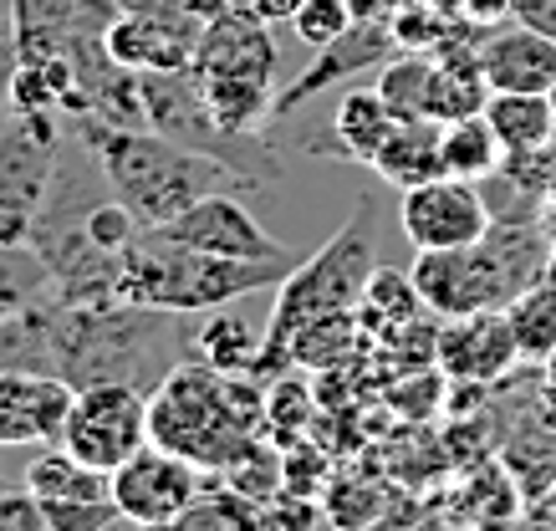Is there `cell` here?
Here are the masks:
<instances>
[{
	"label": "cell",
	"mask_w": 556,
	"mask_h": 531,
	"mask_svg": "<svg viewBox=\"0 0 556 531\" xmlns=\"http://www.w3.org/2000/svg\"><path fill=\"white\" fill-rule=\"evenodd\" d=\"M169 317L174 312L138 307V302H51L56 374L72 389L134 383L149 394L185 358V343Z\"/></svg>",
	"instance_id": "1"
},
{
	"label": "cell",
	"mask_w": 556,
	"mask_h": 531,
	"mask_svg": "<svg viewBox=\"0 0 556 531\" xmlns=\"http://www.w3.org/2000/svg\"><path fill=\"white\" fill-rule=\"evenodd\" d=\"M266 429V389L255 374H219L204 358H179L149 389V440L225 470Z\"/></svg>",
	"instance_id": "2"
},
{
	"label": "cell",
	"mask_w": 556,
	"mask_h": 531,
	"mask_svg": "<svg viewBox=\"0 0 556 531\" xmlns=\"http://www.w3.org/2000/svg\"><path fill=\"white\" fill-rule=\"evenodd\" d=\"M67 128L98 154L108 189L134 210L138 225H169L174 215H185L194 200L215 194V189H240V194L251 189L219 159L194 154L153 128H118V123H102L92 113L67 118Z\"/></svg>",
	"instance_id": "3"
},
{
	"label": "cell",
	"mask_w": 556,
	"mask_h": 531,
	"mask_svg": "<svg viewBox=\"0 0 556 531\" xmlns=\"http://www.w3.org/2000/svg\"><path fill=\"white\" fill-rule=\"evenodd\" d=\"M287 271L291 261L215 256V251L185 245V240L143 225L134 236V245L123 251L118 296L179 317V312H210V307H225V302H240L251 292H266V287H281Z\"/></svg>",
	"instance_id": "4"
},
{
	"label": "cell",
	"mask_w": 556,
	"mask_h": 531,
	"mask_svg": "<svg viewBox=\"0 0 556 531\" xmlns=\"http://www.w3.org/2000/svg\"><path fill=\"white\" fill-rule=\"evenodd\" d=\"M372 240H368V215H357L321 245L312 261H296L287 271V281L276 287V307H270V327L261 338V363L255 374H281L291 363V343L296 332L321 317H342V312L363 307L372 276Z\"/></svg>",
	"instance_id": "5"
},
{
	"label": "cell",
	"mask_w": 556,
	"mask_h": 531,
	"mask_svg": "<svg viewBox=\"0 0 556 531\" xmlns=\"http://www.w3.org/2000/svg\"><path fill=\"white\" fill-rule=\"evenodd\" d=\"M56 113H16L0 128V245H26L67 134Z\"/></svg>",
	"instance_id": "6"
},
{
	"label": "cell",
	"mask_w": 556,
	"mask_h": 531,
	"mask_svg": "<svg viewBox=\"0 0 556 531\" xmlns=\"http://www.w3.org/2000/svg\"><path fill=\"white\" fill-rule=\"evenodd\" d=\"M149 445V394L134 383H87L72 399L67 429H62V450L77 460L98 465V470H118Z\"/></svg>",
	"instance_id": "7"
},
{
	"label": "cell",
	"mask_w": 556,
	"mask_h": 531,
	"mask_svg": "<svg viewBox=\"0 0 556 531\" xmlns=\"http://www.w3.org/2000/svg\"><path fill=\"white\" fill-rule=\"evenodd\" d=\"M204 485H210V470L200 460L174 455L153 440L113 470V501L128 527H179V516L200 501Z\"/></svg>",
	"instance_id": "8"
},
{
	"label": "cell",
	"mask_w": 556,
	"mask_h": 531,
	"mask_svg": "<svg viewBox=\"0 0 556 531\" xmlns=\"http://www.w3.org/2000/svg\"><path fill=\"white\" fill-rule=\"evenodd\" d=\"M408 276L419 287L424 312H439L444 323L516 302V287H510L506 266L495 261V251H490L485 240L459 245V251H419Z\"/></svg>",
	"instance_id": "9"
},
{
	"label": "cell",
	"mask_w": 556,
	"mask_h": 531,
	"mask_svg": "<svg viewBox=\"0 0 556 531\" xmlns=\"http://www.w3.org/2000/svg\"><path fill=\"white\" fill-rule=\"evenodd\" d=\"M153 230L236 261H291V266L302 261L287 240H276L266 225L255 220V210L240 200V189H215V194L194 200L185 215H174L169 225H153Z\"/></svg>",
	"instance_id": "10"
},
{
	"label": "cell",
	"mask_w": 556,
	"mask_h": 531,
	"mask_svg": "<svg viewBox=\"0 0 556 531\" xmlns=\"http://www.w3.org/2000/svg\"><path fill=\"white\" fill-rule=\"evenodd\" d=\"M399 230L408 236L414 251H459V245L485 240L490 205L480 200V185L455 179V174H439L429 185L404 189Z\"/></svg>",
	"instance_id": "11"
},
{
	"label": "cell",
	"mask_w": 556,
	"mask_h": 531,
	"mask_svg": "<svg viewBox=\"0 0 556 531\" xmlns=\"http://www.w3.org/2000/svg\"><path fill=\"white\" fill-rule=\"evenodd\" d=\"M393 47H399L393 16H353V26H348L338 41L317 47V56L306 62V72L296 77V83H287L281 92H276V113H270V123H287L306 98H317V92H327V87L348 83V77H357V72L383 67L388 56H393Z\"/></svg>",
	"instance_id": "12"
},
{
	"label": "cell",
	"mask_w": 556,
	"mask_h": 531,
	"mask_svg": "<svg viewBox=\"0 0 556 531\" xmlns=\"http://www.w3.org/2000/svg\"><path fill=\"white\" fill-rule=\"evenodd\" d=\"M72 399L77 389L62 374H31V368L0 374V450L62 445Z\"/></svg>",
	"instance_id": "13"
},
{
	"label": "cell",
	"mask_w": 556,
	"mask_h": 531,
	"mask_svg": "<svg viewBox=\"0 0 556 531\" xmlns=\"http://www.w3.org/2000/svg\"><path fill=\"white\" fill-rule=\"evenodd\" d=\"M516 358H521V347H516L506 307L450 317V327L434 332V363L455 383H501L516 368Z\"/></svg>",
	"instance_id": "14"
},
{
	"label": "cell",
	"mask_w": 556,
	"mask_h": 531,
	"mask_svg": "<svg viewBox=\"0 0 556 531\" xmlns=\"http://www.w3.org/2000/svg\"><path fill=\"white\" fill-rule=\"evenodd\" d=\"M204 16H128L108 26V52L128 72H179L194 67V47H200Z\"/></svg>",
	"instance_id": "15"
},
{
	"label": "cell",
	"mask_w": 556,
	"mask_h": 531,
	"mask_svg": "<svg viewBox=\"0 0 556 531\" xmlns=\"http://www.w3.org/2000/svg\"><path fill=\"white\" fill-rule=\"evenodd\" d=\"M194 72L200 77H276V41L261 16L225 11L204 16L200 47H194Z\"/></svg>",
	"instance_id": "16"
},
{
	"label": "cell",
	"mask_w": 556,
	"mask_h": 531,
	"mask_svg": "<svg viewBox=\"0 0 556 531\" xmlns=\"http://www.w3.org/2000/svg\"><path fill=\"white\" fill-rule=\"evenodd\" d=\"M480 67H485L490 92H552L556 41L521 21H501L480 31Z\"/></svg>",
	"instance_id": "17"
},
{
	"label": "cell",
	"mask_w": 556,
	"mask_h": 531,
	"mask_svg": "<svg viewBox=\"0 0 556 531\" xmlns=\"http://www.w3.org/2000/svg\"><path fill=\"white\" fill-rule=\"evenodd\" d=\"M552 164H556V143L506 149V159L480 179V200L490 205V220H541L546 215Z\"/></svg>",
	"instance_id": "18"
},
{
	"label": "cell",
	"mask_w": 556,
	"mask_h": 531,
	"mask_svg": "<svg viewBox=\"0 0 556 531\" xmlns=\"http://www.w3.org/2000/svg\"><path fill=\"white\" fill-rule=\"evenodd\" d=\"M439 128L434 118H399V128L383 138V149L372 154L368 169L393 189H414L429 185L444 174V149H439Z\"/></svg>",
	"instance_id": "19"
},
{
	"label": "cell",
	"mask_w": 556,
	"mask_h": 531,
	"mask_svg": "<svg viewBox=\"0 0 556 531\" xmlns=\"http://www.w3.org/2000/svg\"><path fill=\"white\" fill-rule=\"evenodd\" d=\"M399 128V108L388 103L378 87H353L342 92L338 113H332V138L327 149H338L353 164H372V154L383 149V138Z\"/></svg>",
	"instance_id": "20"
},
{
	"label": "cell",
	"mask_w": 556,
	"mask_h": 531,
	"mask_svg": "<svg viewBox=\"0 0 556 531\" xmlns=\"http://www.w3.org/2000/svg\"><path fill=\"white\" fill-rule=\"evenodd\" d=\"M21 485L36 501H113V476L98 470V465L77 460L62 445H41V455L26 465Z\"/></svg>",
	"instance_id": "21"
},
{
	"label": "cell",
	"mask_w": 556,
	"mask_h": 531,
	"mask_svg": "<svg viewBox=\"0 0 556 531\" xmlns=\"http://www.w3.org/2000/svg\"><path fill=\"white\" fill-rule=\"evenodd\" d=\"M51 302H26V307L0 317V374L31 368V374H56V343H51Z\"/></svg>",
	"instance_id": "22"
},
{
	"label": "cell",
	"mask_w": 556,
	"mask_h": 531,
	"mask_svg": "<svg viewBox=\"0 0 556 531\" xmlns=\"http://www.w3.org/2000/svg\"><path fill=\"white\" fill-rule=\"evenodd\" d=\"M506 149H541L556 143V108L552 92H490L480 108Z\"/></svg>",
	"instance_id": "23"
},
{
	"label": "cell",
	"mask_w": 556,
	"mask_h": 531,
	"mask_svg": "<svg viewBox=\"0 0 556 531\" xmlns=\"http://www.w3.org/2000/svg\"><path fill=\"white\" fill-rule=\"evenodd\" d=\"M200 87L210 113L230 134H261L270 123V113H276V83H266V77H200Z\"/></svg>",
	"instance_id": "24"
},
{
	"label": "cell",
	"mask_w": 556,
	"mask_h": 531,
	"mask_svg": "<svg viewBox=\"0 0 556 531\" xmlns=\"http://www.w3.org/2000/svg\"><path fill=\"white\" fill-rule=\"evenodd\" d=\"M439 149H444V174H455V179H470L480 185L501 159H506V143L495 138L485 113H459L439 128Z\"/></svg>",
	"instance_id": "25"
},
{
	"label": "cell",
	"mask_w": 556,
	"mask_h": 531,
	"mask_svg": "<svg viewBox=\"0 0 556 531\" xmlns=\"http://www.w3.org/2000/svg\"><path fill=\"white\" fill-rule=\"evenodd\" d=\"M83 0H11V36H16L21 62H47L62 52L72 16Z\"/></svg>",
	"instance_id": "26"
},
{
	"label": "cell",
	"mask_w": 556,
	"mask_h": 531,
	"mask_svg": "<svg viewBox=\"0 0 556 531\" xmlns=\"http://www.w3.org/2000/svg\"><path fill=\"white\" fill-rule=\"evenodd\" d=\"M194 358H204L219 374H255V363H261V332L245 317H236V312L215 317L194 338Z\"/></svg>",
	"instance_id": "27"
},
{
	"label": "cell",
	"mask_w": 556,
	"mask_h": 531,
	"mask_svg": "<svg viewBox=\"0 0 556 531\" xmlns=\"http://www.w3.org/2000/svg\"><path fill=\"white\" fill-rule=\"evenodd\" d=\"M510 332H516V347H521L526 363H546L556 353V296L546 287H531L506 307Z\"/></svg>",
	"instance_id": "28"
},
{
	"label": "cell",
	"mask_w": 556,
	"mask_h": 531,
	"mask_svg": "<svg viewBox=\"0 0 556 531\" xmlns=\"http://www.w3.org/2000/svg\"><path fill=\"white\" fill-rule=\"evenodd\" d=\"M363 302H368L372 312H383L393 327H404V323H414L424 312V302H419V287H414V276L408 271H399V266H372V276H368V292H363Z\"/></svg>",
	"instance_id": "29"
},
{
	"label": "cell",
	"mask_w": 556,
	"mask_h": 531,
	"mask_svg": "<svg viewBox=\"0 0 556 531\" xmlns=\"http://www.w3.org/2000/svg\"><path fill=\"white\" fill-rule=\"evenodd\" d=\"M353 26V0H302V11L291 16V31L302 47H327V41H338L342 31Z\"/></svg>",
	"instance_id": "30"
},
{
	"label": "cell",
	"mask_w": 556,
	"mask_h": 531,
	"mask_svg": "<svg viewBox=\"0 0 556 531\" xmlns=\"http://www.w3.org/2000/svg\"><path fill=\"white\" fill-rule=\"evenodd\" d=\"M36 506L47 531H102L123 521L118 501H36Z\"/></svg>",
	"instance_id": "31"
},
{
	"label": "cell",
	"mask_w": 556,
	"mask_h": 531,
	"mask_svg": "<svg viewBox=\"0 0 556 531\" xmlns=\"http://www.w3.org/2000/svg\"><path fill=\"white\" fill-rule=\"evenodd\" d=\"M302 404H306L302 383H296V378H281V383H276V389L266 394V425H270V429H281V440H287L291 429H296V425L306 419Z\"/></svg>",
	"instance_id": "32"
},
{
	"label": "cell",
	"mask_w": 556,
	"mask_h": 531,
	"mask_svg": "<svg viewBox=\"0 0 556 531\" xmlns=\"http://www.w3.org/2000/svg\"><path fill=\"white\" fill-rule=\"evenodd\" d=\"M455 16L475 31H490V26L510 21V0H455Z\"/></svg>",
	"instance_id": "33"
},
{
	"label": "cell",
	"mask_w": 556,
	"mask_h": 531,
	"mask_svg": "<svg viewBox=\"0 0 556 531\" xmlns=\"http://www.w3.org/2000/svg\"><path fill=\"white\" fill-rule=\"evenodd\" d=\"M510 21H521V26L556 41V0H510Z\"/></svg>",
	"instance_id": "34"
},
{
	"label": "cell",
	"mask_w": 556,
	"mask_h": 531,
	"mask_svg": "<svg viewBox=\"0 0 556 531\" xmlns=\"http://www.w3.org/2000/svg\"><path fill=\"white\" fill-rule=\"evenodd\" d=\"M113 5L128 16H200V11H189V0H113Z\"/></svg>",
	"instance_id": "35"
},
{
	"label": "cell",
	"mask_w": 556,
	"mask_h": 531,
	"mask_svg": "<svg viewBox=\"0 0 556 531\" xmlns=\"http://www.w3.org/2000/svg\"><path fill=\"white\" fill-rule=\"evenodd\" d=\"M302 11V0H255V16L266 21V26H276V21H291Z\"/></svg>",
	"instance_id": "36"
},
{
	"label": "cell",
	"mask_w": 556,
	"mask_h": 531,
	"mask_svg": "<svg viewBox=\"0 0 556 531\" xmlns=\"http://www.w3.org/2000/svg\"><path fill=\"white\" fill-rule=\"evenodd\" d=\"M225 11H245V16H255V0H219Z\"/></svg>",
	"instance_id": "37"
},
{
	"label": "cell",
	"mask_w": 556,
	"mask_h": 531,
	"mask_svg": "<svg viewBox=\"0 0 556 531\" xmlns=\"http://www.w3.org/2000/svg\"><path fill=\"white\" fill-rule=\"evenodd\" d=\"M189 11H200V16H215L219 0H189Z\"/></svg>",
	"instance_id": "38"
},
{
	"label": "cell",
	"mask_w": 556,
	"mask_h": 531,
	"mask_svg": "<svg viewBox=\"0 0 556 531\" xmlns=\"http://www.w3.org/2000/svg\"><path fill=\"white\" fill-rule=\"evenodd\" d=\"M546 215H556V164H552V185H546Z\"/></svg>",
	"instance_id": "39"
}]
</instances>
